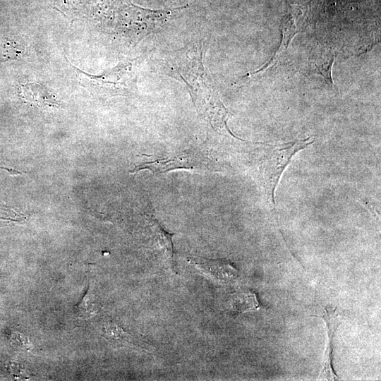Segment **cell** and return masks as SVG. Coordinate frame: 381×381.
<instances>
[{"label": "cell", "mask_w": 381, "mask_h": 381, "mask_svg": "<svg viewBox=\"0 0 381 381\" xmlns=\"http://www.w3.org/2000/svg\"><path fill=\"white\" fill-rule=\"evenodd\" d=\"M204 42H193L169 52L162 61L163 72L186 85L198 113L214 130L235 138L227 126L231 114L221 100L205 64L207 46Z\"/></svg>", "instance_id": "1"}, {"label": "cell", "mask_w": 381, "mask_h": 381, "mask_svg": "<svg viewBox=\"0 0 381 381\" xmlns=\"http://www.w3.org/2000/svg\"><path fill=\"white\" fill-rule=\"evenodd\" d=\"M80 85L88 90L105 95H124L134 89L135 63L127 61L99 75L87 73L72 65Z\"/></svg>", "instance_id": "2"}, {"label": "cell", "mask_w": 381, "mask_h": 381, "mask_svg": "<svg viewBox=\"0 0 381 381\" xmlns=\"http://www.w3.org/2000/svg\"><path fill=\"white\" fill-rule=\"evenodd\" d=\"M315 138L289 143L280 148L272 150L261 165V184L267 205L274 211V191L281 176L292 157L300 150L312 144Z\"/></svg>", "instance_id": "3"}, {"label": "cell", "mask_w": 381, "mask_h": 381, "mask_svg": "<svg viewBox=\"0 0 381 381\" xmlns=\"http://www.w3.org/2000/svg\"><path fill=\"white\" fill-rule=\"evenodd\" d=\"M209 170L214 169L212 161L203 151L188 149L168 154L165 157L156 158L136 165L130 171L137 174L142 170H149L152 174H159L175 169Z\"/></svg>", "instance_id": "4"}, {"label": "cell", "mask_w": 381, "mask_h": 381, "mask_svg": "<svg viewBox=\"0 0 381 381\" xmlns=\"http://www.w3.org/2000/svg\"><path fill=\"white\" fill-rule=\"evenodd\" d=\"M322 318L326 324L328 344L326 349L325 363L321 371L320 377L327 380H337L339 377L333 369L332 351L334 336L339 322V315L337 308L336 307L332 310L325 308Z\"/></svg>", "instance_id": "5"}, {"label": "cell", "mask_w": 381, "mask_h": 381, "mask_svg": "<svg viewBox=\"0 0 381 381\" xmlns=\"http://www.w3.org/2000/svg\"><path fill=\"white\" fill-rule=\"evenodd\" d=\"M298 32V29L292 16L290 14L285 15L282 18V37L281 44L277 51L274 53V56L270 59V60H269L264 66L255 71L248 73L246 75L243 77L242 79L257 77L274 66L279 61L284 53L287 50L291 40Z\"/></svg>", "instance_id": "6"}, {"label": "cell", "mask_w": 381, "mask_h": 381, "mask_svg": "<svg viewBox=\"0 0 381 381\" xmlns=\"http://www.w3.org/2000/svg\"><path fill=\"white\" fill-rule=\"evenodd\" d=\"M194 261L200 270L220 283H229L238 277L237 269L229 261L202 258Z\"/></svg>", "instance_id": "7"}, {"label": "cell", "mask_w": 381, "mask_h": 381, "mask_svg": "<svg viewBox=\"0 0 381 381\" xmlns=\"http://www.w3.org/2000/svg\"><path fill=\"white\" fill-rule=\"evenodd\" d=\"M20 95L22 99L31 105L42 107L44 106L59 107L56 100L43 84L39 83H28L20 86Z\"/></svg>", "instance_id": "8"}, {"label": "cell", "mask_w": 381, "mask_h": 381, "mask_svg": "<svg viewBox=\"0 0 381 381\" xmlns=\"http://www.w3.org/2000/svg\"><path fill=\"white\" fill-rule=\"evenodd\" d=\"M334 61V53L331 51L325 50L321 54L315 55L311 61L313 69L320 73L329 85L337 89L332 77V68Z\"/></svg>", "instance_id": "9"}, {"label": "cell", "mask_w": 381, "mask_h": 381, "mask_svg": "<svg viewBox=\"0 0 381 381\" xmlns=\"http://www.w3.org/2000/svg\"><path fill=\"white\" fill-rule=\"evenodd\" d=\"M231 305L238 313H244L260 308V303L255 293L242 291L234 293L231 298Z\"/></svg>", "instance_id": "10"}, {"label": "cell", "mask_w": 381, "mask_h": 381, "mask_svg": "<svg viewBox=\"0 0 381 381\" xmlns=\"http://www.w3.org/2000/svg\"><path fill=\"white\" fill-rule=\"evenodd\" d=\"M24 53V48L18 42L5 39L0 40V63L18 60Z\"/></svg>", "instance_id": "11"}, {"label": "cell", "mask_w": 381, "mask_h": 381, "mask_svg": "<svg viewBox=\"0 0 381 381\" xmlns=\"http://www.w3.org/2000/svg\"><path fill=\"white\" fill-rule=\"evenodd\" d=\"M98 311V304L89 286L86 294L80 303L75 308V314L80 318L87 319L93 316Z\"/></svg>", "instance_id": "12"}]
</instances>
